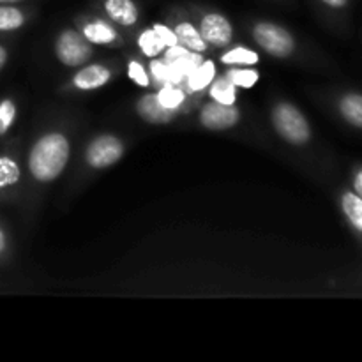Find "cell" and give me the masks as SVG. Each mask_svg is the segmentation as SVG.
I'll use <instances>...</instances> for the list:
<instances>
[{
  "mask_svg": "<svg viewBox=\"0 0 362 362\" xmlns=\"http://www.w3.org/2000/svg\"><path fill=\"white\" fill-rule=\"evenodd\" d=\"M136 113L144 122L154 124V126H165L175 119L177 113L166 110L161 103L158 101L154 94H144L136 101Z\"/></svg>",
  "mask_w": 362,
  "mask_h": 362,
  "instance_id": "4fadbf2b",
  "label": "cell"
},
{
  "mask_svg": "<svg viewBox=\"0 0 362 362\" xmlns=\"http://www.w3.org/2000/svg\"><path fill=\"white\" fill-rule=\"evenodd\" d=\"M23 0H0V4H20Z\"/></svg>",
  "mask_w": 362,
  "mask_h": 362,
  "instance_id": "4dcf8cb0",
  "label": "cell"
},
{
  "mask_svg": "<svg viewBox=\"0 0 362 362\" xmlns=\"http://www.w3.org/2000/svg\"><path fill=\"white\" fill-rule=\"evenodd\" d=\"M225 76L235 85L237 88H253L260 81V73L253 66H233L228 67Z\"/></svg>",
  "mask_w": 362,
  "mask_h": 362,
  "instance_id": "44dd1931",
  "label": "cell"
},
{
  "mask_svg": "<svg viewBox=\"0 0 362 362\" xmlns=\"http://www.w3.org/2000/svg\"><path fill=\"white\" fill-rule=\"evenodd\" d=\"M18 117V105L13 98L0 99V138L6 136Z\"/></svg>",
  "mask_w": 362,
  "mask_h": 362,
  "instance_id": "603a6c76",
  "label": "cell"
},
{
  "mask_svg": "<svg viewBox=\"0 0 362 362\" xmlns=\"http://www.w3.org/2000/svg\"><path fill=\"white\" fill-rule=\"evenodd\" d=\"M103 11L119 27H134L140 20V9L134 0H103Z\"/></svg>",
  "mask_w": 362,
  "mask_h": 362,
  "instance_id": "7c38bea8",
  "label": "cell"
},
{
  "mask_svg": "<svg viewBox=\"0 0 362 362\" xmlns=\"http://www.w3.org/2000/svg\"><path fill=\"white\" fill-rule=\"evenodd\" d=\"M156 98H158V101L161 103L166 110L179 113V110L182 108L184 103H186L187 92L184 90L182 85L165 83L156 90Z\"/></svg>",
  "mask_w": 362,
  "mask_h": 362,
  "instance_id": "ac0fdd59",
  "label": "cell"
},
{
  "mask_svg": "<svg viewBox=\"0 0 362 362\" xmlns=\"http://www.w3.org/2000/svg\"><path fill=\"white\" fill-rule=\"evenodd\" d=\"M221 64L225 66L233 67V66H257L260 62V55H258L255 49L247 48V46L237 45L232 46V48L226 49L225 53H221L219 57Z\"/></svg>",
  "mask_w": 362,
  "mask_h": 362,
  "instance_id": "d6986e66",
  "label": "cell"
},
{
  "mask_svg": "<svg viewBox=\"0 0 362 362\" xmlns=\"http://www.w3.org/2000/svg\"><path fill=\"white\" fill-rule=\"evenodd\" d=\"M126 145L117 134H99L85 148V163L94 170H106L124 158Z\"/></svg>",
  "mask_w": 362,
  "mask_h": 362,
  "instance_id": "5b68a950",
  "label": "cell"
},
{
  "mask_svg": "<svg viewBox=\"0 0 362 362\" xmlns=\"http://www.w3.org/2000/svg\"><path fill=\"white\" fill-rule=\"evenodd\" d=\"M78 30L92 46H112L119 41L115 25L103 18H83L78 23Z\"/></svg>",
  "mask_w": 362,
  "mask_h": 362,
  "instance_id": "9c48e42d",
  "label": "cell"
},
{
  "mask_svg": "<svg viewBox=\"0 0 362 362\" xmlns=\"http://www.w3.org/2000/svg\"><path fill=\"white\" fill-rule=\"evenodd\" d=\"M53 53L64 67L78 69L90 60L94 48L78 28H64L55 37Z\"/></svg>",
  "mask_w": 362,
  "mask_h": 362,
  "instance_id": "277c9868",
  "label": "cell"
},
{
  "mask_svg": "<svg viewBox=\"0 0 362 362\" xmlns=\"http://www.w3.org/2000/svg\"><path fill=\"white\" fill-rule=\"evenodd\" d=\"M148 74H151V81L156 88H159L161 85L168 83V66L163 60V57H154V59H148Z\"/></svg>",
  "mask_w": 362,
  "mask_h": 362,
  "instance_id": "d4e9b609",
  "label": "cell"
},
{
  "mask_svg": "<svg viewBox=\"0 0 362 362\" xmlns=\"http://www.w3.org/2000/svg\"><path fill=\"white\" fill-rule=\"evenodd\" d=\"M352 189L362 198V163L357 165L352 172Z\"/></svg>",
  "mask_w": 362,
  "mask_h": 362,
  "instance_id": "83f0119b",
  "label": "cell"
},
{
  "mask_svg": "<svg viewBox=\"0 0 362 362\" xmlns=\"http://www.w3.org/2000/svg\"><path fill=\"white\" fill-rule=\"evenodd\" d=\"M318 2L327 7V9L336 11V13H345V11H349L352 0H318Z\"/></svg>",
  "mask_w": 362,
  "mask_h": 362,
  "instance_id": "4316f807",
  "label": "cell"
},
{
  "mask_svg": "<svg viewBox=\"0 0 362 362\" xmlns=\"http://www.w3.org/2000/svg\"><path fill=\"white\" fill-rule=\"evenodd\" d=\"M27 14L16 4H0V32H16L25 27Z\"/></svg>",
  "mask_w": 362,
  "mask_h": 362,
  "instance_id": "ffe728a7",
  "label": "cell"
},
{
  "mask_svg": "<svg viewBox=\"0 0 362 362\" xmlns=\"http://www.w3.org/2000/svg\"><path fill=\"white\" fill-rule=\"evenodd\" d=\"M23 168L14 154H0V194L13 191L21 182Z\"/></svg>",
  "mask_w": 362,
  "mask_h": 362,
  "instance_id": "2e32d148",
  "label": "cell"
},
{
  "mask_svg": "<svg viewBox=\"0 0 362 362\" xmlns=\"http://www.w3.org/2000/svg\"><path fill=\"white\" fill-rule=\"evenodd\" d=\"M7 251V235L2 228H0V257Z\"/></svg>",
  "mask_w": 362,
  "mask_h": 362,
  "instance_id": "f546056e",
  "label": "cell"
},
{
  "mask_svg": "<svg viewBox=\"0 0 362 362\" xmlns=\"http://www.w3.org/2000/svg\"><path fill=\"white\" fill-rule=\"evenodd\" d=\"M339 211L362 246V198L352 187H343L338 197Z\"/></svg>",
  "mask_w": 362,
  "mask_h": 362,
  "instance_id": "30bf717a",
  "label": "cell"
},
{
  "mask_svg": "<svg viewBox=\"0 0 362 362\" xmlns=\"http://www.w3.org/2000/svg\"><path fill=\"white\" fill-rule=\"evenodd\" d=\"M71 152H73L71 138L64 131H46L35 138L28 148V173L39 184L55 182L69 165Z\"/></svg>",
  "mask_w": 362,
  "mask_h": 362,
  "instance_id": "6da1fadb",
  "label": "cell"
},
{
  "mask_svg": "<svg viewBox=\"0 0 362 362\" xmlns=\"http://www.w3.org/2000/svg\"><path fill=\"white\" fill-rule=\"evenodd\" d=\"M253 41L264 49L267 55L276 59H288L296 53V37L285 27L272 21H258L251 28Z\"/></svg>",
  "mask_w": 362,
  "mask_h": 362,
  "instance_id": "3957f363",
  "label": "cell"
},
{
  "mask_svg": "<svg viewBox=\"0 0 362 362\" xmlns=\"http://www.w3.org/2000/svg\"><path fill=\"white\" fill-rule=\"evenodd\" d=\"M207 90L211 101L219 103V105H237V98H239L237 90H239V88H237L225 74H223V76H216L214 80H212V83L209 85Z\"/></svg>",
  "mask_w": 362,
  "mask_h": 362,
  "instance_id": "e0dca14e",
  "label": "cell"
},
{
  "mask_svg": "<svg viewBox=\"0 0 362 362\" xmlns=\"http://www.w3.org/2000/svg\"><path fill=\"white\" fill-rule=\"evenodd\" d=\"M127 78H129L134 85H138V87L141 88L152 87L148 69L136 59H131L129 62H127Z\"/></svg>",
  "mask_w": 362,
  "mask_h": 362,
  "instance_id": "cb8c5ba5",
  "label": "cell"
},
{
  "mask_svg": "<svg viewBox=\"0 0 362 362\" xmlns=\"http://www.w3.org/2000/svg\"><path fill=\"white\" fill-rule=\"evenodd\" d=\"M7 60H9V52H7V48L4 45H0V71L6 67Z\"/></svg>",
  "mask_w": 362,
  "mask_h": 362,
  "instance_id": "f1b7e54d",
  "label": "cell"
},
{
  "mask_svg": "<svg viewBox=\"0 0 362 362\" xmlns=\"http://www.w3.org/2000/svg\"><path fill=\"white\" fill-rule=\"evenodd\" d=\"M198 30L212 48H226V46H230L233 41V34H235L232 21L225 14L218 13V11H207L200 18Z\"/></svg>",
  "mask_w": 362,
  "mask_h": 362,
  "instance_id": "8992f818",
  "label": "cell"
},
{
  "mask_svg": "<svg viewBox=\"0 0 362 362\" xmlns=\"http://www.w3.org/2000/svg\"><path fill=\"white\" fill-rule=\"evenodd\" d=\"M136 46L140 49L141 55H145L147 59H154V57H161L165 52V45L161 42V39L158 37V34L154 32V28H144V30L138 34L136 37Z\"/></svg>",
  "mask_w": 362,
  "mask_h": 362,
  "instance_id": "7402d4cb",
  "label": "cell"
},
{
  "mask_svg": "<svg viewBox=\"0 0 362 362\" xmlns=\"http://www.w3.org/2000/svg\"><path fill=\"white\" fill-rule=\"evenodd\" d=\"M218 76V67H216L214 60L205 59L189 76L184 81V87H186L187 94H200V92L207 90L209 85L212 83V80Z\"/></svg>",
  "mask_w": 362,
  "mask_h": 362,
  "instance_id": "5bb4252c",
  "label": "cell"
},
{
  "mask_svg": "<svg viewBox=\"0 0 362 362\" xmlns=\"http://www.w3.org/2000/svg\"><path fill=\"white\" fill-rule=\"evenodd\" d=\"M173 30H175L179 45H182L184 48H187L189 52L205 53L209 49L207 41L202 37L198 27L194 23H191V21L179 20L175 25H173Z\"/></svg>",
  "mask_w": 362,
  "mask_h": 362,
  "instance_id": "9a60e30c",
  "label": "cell"
},
{
  "mask_svg": "<svg viewBox=\"0 0 362 362\" xmlns=\"http://www.w3.org/2000/svg\"><path fill=\"white\" fill-rule=\"evenodd\" d=\"M271 119L279 138L285 140L286 144L293 145V147H304L313 138V129H311L310 120L306 119V115L293 103H276L274 108H272Z\"/></svg>",
  "mask_w": 362,
  "mask_h": 362,
  "instance_id": "7a4b0ae2",
  "label": "cell"
},
{
  "mask_svg": "<svg viewBox=\"0 0 362 362\" xmlns=\"http://www.w3.org/2000/svg\"><path fill=\"white\" fill-rule=\"evenodd\" d=\"M202 127L209 131H228L240 122V112L235 105L207 103L198 115Z\"/></svg>",
  "mask_w": 362,
  "mask_h": 362,
  "instance_id": "52a82bcc",
  "label": "cell"
},
{
  "mask_svg": "<svg viewBox=\"0 0 362 362\" xmlns=\"http://www.w3.org/2000/svg\"><path fill=\"white\" fill-rule=\"evenodd\" d=\"M336 112L346 126L362 131V92L345 90L336 98Z\"/></svg>",
  "mask_w": 362,
  "mask_h": 362,
  "instance_id": "8fae6325",
  "label": "cell"
},
{
  "mask_svg": "<svg viewBox=\"0 0 362 362\" xmlns=\"http://www.w3.org/2000/svg\"><path fill=\"white\" fill-rule=\"evenodd\" d=\"M152 28H154V32L158 34V37L161 39V42L165 45V49L170 48V46L179 45L173 27H168V25H165V23H154L152 25Z\"/></svg>",
  "mask_w": 362,
  "mask_h": 362,
  "instance_id": "484cf974",
  "label": "cell"
},
{
  "mask_svg": "<svg viewBox=\"0 0 362 362\" xmlns=\"http://www.w3.org/2000/svg\"><path fill=\"white\" fill-rule=\"evenodd\" d=\"M361 281H362V279H361Z\"/></svg>",
  "mask_w": 362,
  "mask_h": 362,
  "instance_id": "1f68e13d",
  "label": "cell"
},
{
  "mask_svg": "<svg viewBox=\"0 0 362 362\" xmlns=\"http://www.w3.org/2000/svg\"><path fill=\"white\" fill-rule=\"evenodd\" d=\"M113 78V71L105 64H85L78 67L74 76L71 78L69 87L76 92L99 90L108 85Z\"/></svg>",
  "mask_w": 362,
  "mask_h": 362,
  "instance_id": "ba28073f",
  "label": "cell"
}]
</instances>
